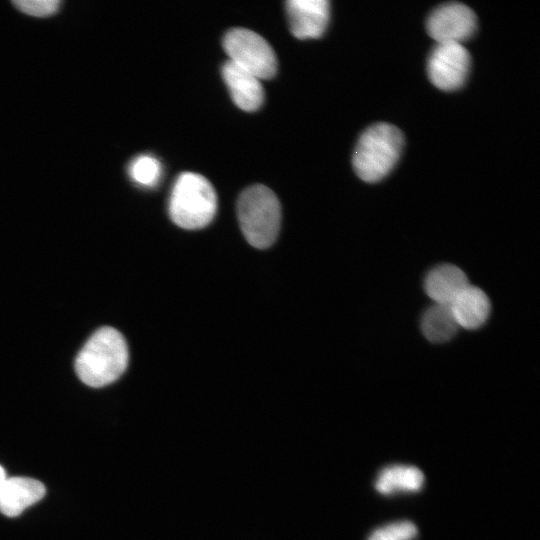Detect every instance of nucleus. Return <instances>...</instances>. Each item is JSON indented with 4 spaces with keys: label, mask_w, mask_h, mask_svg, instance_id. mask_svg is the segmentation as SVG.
<instances>
[{
    "label": "nucleus",
    "mask_w": 540,
    "mask_h": 540,
    "mask_svg": "<svg viewBox=\"0 0 540 540\" xmlns=\"http://www.w3.org/2000/svg\"><path fill=\"white\" fill-rule=\"evenodd\" d=\"M128 347L122 334L112 327L95 331L75 360L80 380L90 387H103L116 381L128 365Z\"/></svg>",
    "instance_id": "nucleus-1"
},
{
    "label": "nucleus",
    "mask_w": 540,
    "mask_h": 540,
    "mask_svg": "<svg viewBox=\"0 0 540 540\" xmlns=\"http://www.w3.org/2000/svg\"><path fill=\"white\" fill-rule=\"evenodd\" d=\"M404 144L402 132L388 123L367 128L356 144L352 164L357 176L374 183L389 174L397 163Z\"/></svg>",
    "instance_id": "nucleus-2"
},
{
    "label": "nucleus",
    "mask_w": 540,
    "mask_h": 540,
    "mask_svg": "<svg viewBox=\"0 0 540 540\" xmlns=\"http://www.w3.org/2000/svg\"><path fill=\"white\" fill-rule=\"evenodd\" d=\"M237 215L250 245L264 249L274 243L281 225V206L271 189L261 184L246 188L238 198Z\"/></svg>",
    "instance_id": "nucleus-3"
},
{
    "label": "nucleus",
    "mask_w": 540,
    "mask_h": 540,
    "mask_svg": "<svg viewBox=\"0 0 540 540\" xmlns=\"http://www.w3.org/2000/svg\"><path fill=\"white\" fill-rule=\"evenodd\" d=\"M171 220L183 229H200L208 225L217 210V195L212 184L202 175L181 173L171 190Z\"/></svg>",
    "instance_id": "nucleus-4"
},
{
    "label": "nucleus",
    "mask_w": 540,
    "mask_h": 540,
    "mask_svg": "<svg viewBox=\"0 0 540 540\" xmlns=\"http://www.w3.org/2000/svg\"><path fill=\"white\" fill-rule=\"evenodd\" d=\"M229 61L257 78L270 79L277 71V58L270 44L256 32L232 28L223 37Z\"/></svg>",
    "instance_id": "nucleus-5"
},
{
    "label": "nucleus",
    "mask_w": 540,
    "mask_h": 540,
    "mask_svg": "<svg viewBox=\"0 0 540 540\" xmlns=\"http://www.w3.org/2000/svg\"><path fill=\"white\" fill-rule=\"evenodd\" d=\"M470 65V54L462 44L437 43L428 58L427 74L437 88L453 91L465 83Z\"/></svg>",
    "instance_id": "nucleus-6"
},
{
    "label": "nucleus",
    "mask_w": 540,
    "mask_h": 540,
    "mask_svg": "<svg viewBox=\"0 0 540 540\" xmlns=\"http://www.w3.org/2000/svg\"><path fill=\"white\" fill-rule=\"evenodd\" d=\"M429 36L437 43H458L470 39L477 28L475 13L459 2H448L436 7L426 23Z\"/></svg>",
    "instance_id": "nucleus-7"
},
{
    "label": "nucleus",
    "mask_w": 540,
    "mask_h": 540,
    "mask_svg": "<svg viewBox=\"0 0 540 540\" xmlns=\"http://www.w3.org/2000/svg\"><path fill=\"white\" fill-rule=\"evenodd\" d=\"M291 33L298 39L320 37L330 18L327 0H289L285 3Z\"/></svg>",
    "instance_id": "nucleus-8"
},
{
    "label": "nucleus",
    "mask_w": 540,
    "mask_h": 540,
    "mask_svg": "<svg viewBox=\"0 0 540 540\" xmlns=\"http://www.w3.org/2000/svg\"><path fill=\"white\" fill-rule=\"evenodd\" d=\"M222 76L236 106L248 112L260 108L264 90L259 78L229 60L222 66Z\"/></svg>",
    "instance_id": "nucleus-9"
},
{
    "label": "nucleus",
    "mask_w": 540,
    "mask_h": 540,
    "mask_svg": "<svg viewBox=\"0 0 540 540\" xmlns=\"http://www.w3.org/2000/svg\"><path fill=\"white\" fill-rule=\"evenodd\" d=\"M44 495L45 486L36 479L7 477L0 492V511L8 517L18 516Z\"/></svg>",
    "instance_id": "nucleus-10"
},
{
    "label": "nucleus",
    "mask_w": 540,
    "mask_h": 540,
    "mask_svg": "<svg viewBox=\"0 0 540 540\" xmlns=\"http://www.w3.org/2000/svg\"><path fill=\"white\" fill-rule=\"evenodd\" d=\"M469 285L465 273L457 266L442 264L426 276L424 289L435 304L450 305Z\"/></svg>",
    "instance_id": "nucleus-11"
},
{
    "label": "nucleus",
    "mask_w": 540,
    "mask_h": 540,
    "mask_svg": "<svg viewBox=\"0 0 540 540\" xmlns=\"http://www.w3.org/2000/svg\"><path fill=\"white\" fill-rule=\"evenodd\" d=\"M459 327L476 329L490 313V301L480 288L468 285L449 305Z\"/></svg>",
    "instance_id": "nucleus-12"
},
{
    "label": "nucleus",
    "mask_w": 540,
    "mask_h": 540,
    "mask_svg": "<svg viewBox=\"0 0 540 540\" xmlns=\"http://www.w3.org/2000/svg\"><path fill=\"white\" fill-rule=\"evenodd\" d=\"M424 475L420 469L409 465H392L380 471L375 488L381 494L415 492L421 489Z\"/></svg>",
    "instance_id": "nucleus-13"
},
{
    "label": "nucleus",
    "mask_w": 540,
    "mask_h": 540,
    "mask_svg": "<svg viewBox=\"0 0 540 540\" xmlns=\"http://www.w3.org/2000/svg\"><path fill=\"white\" fill-rule=\"evenodd\" d=\"M458 328L449 305L434 303L424 312L421 319L424 336L434 343L448 341L456 334Z\"/></svg>",
    "instance_id": "nucleus-14"
},
{
    "label": "nucleus",
    "mask_w": 540,
    "mask_h": 540,
    "mask_svg": "<svg viewBox=\"0 0 540 540\" xmlns=\"http://www.w3.org/2000/svg\"><path fill=\"white\" fill-rule=\"evenodd\" d=\"M161 172L160 162L151 155H140L129 166L132 180L146 187L156 185L161 177Z\"/></svg>",
    "instance_id": "nucleus-15"
},
{
    "label": "nucleus",
    "mask_w": 540,
    "mask_h": 540,
    "mask_svg": "<svg viewBox=\"0 0 540 540\" xmlns=\"http://www.w3.org/2000/svg\"><path fill=\"white\" fill-rule=\"evenodd\" d=\"M416 535L417 527L412 522L399 521L376 529L368 540H412Z\"/></svg>",
    "instance_id": "nucleus-16"
},
{
    "label": "nucleus",
    "mask_w": 540,
    "mask_h": 540,
    "mask_svg": "<svg viewBox=\"0 0 540 540\" xmlns=\"http://www.w3.org/2000/svg\"><path fill=\"white\" fill-rule=\"evenodd\" d=\"M13 4L28 15L46 17L56 13L61 2L57 0H17Z\"/></svg>",
    "instance_id": "nucleus-17"
},
{
    "label": "nucleus",
    "mask_w": 540,
    "mask_h": 540,
    "mask_svg": "<svg viewBox=\"0 0 540 540\" xmlns=\"http://www.w3.org/2000/svg\"><path fill=\"white\" fill-rule=\"evenodd\" d=\"M6 478H7V476H6L5 470L3 469L2 466H0V492H1L2 486H3Z\"/></svg>",
    "instance_id": "nucleus-18"
}]
</instances>
